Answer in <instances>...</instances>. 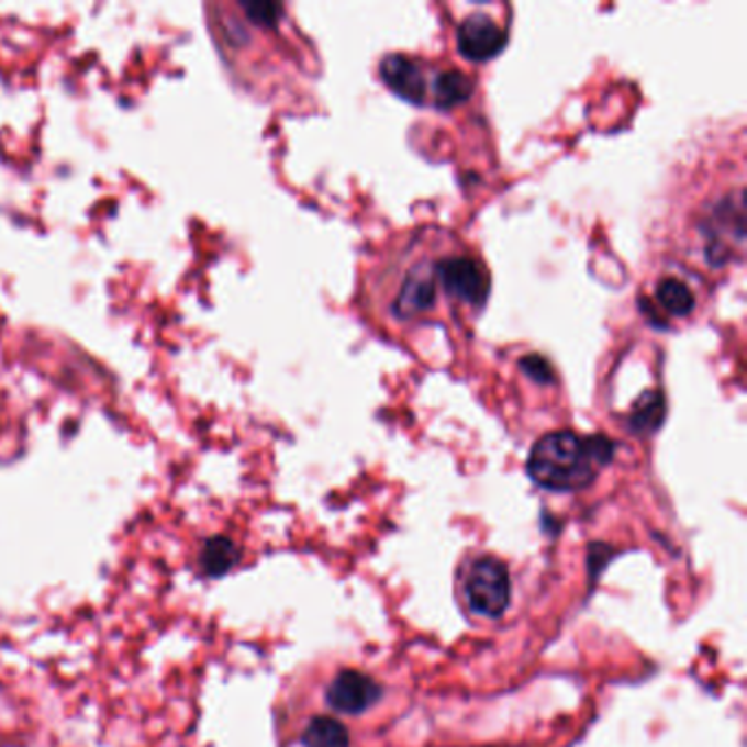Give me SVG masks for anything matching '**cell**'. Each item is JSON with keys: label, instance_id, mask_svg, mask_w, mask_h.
Here are the masks:
<instances>
[{"label": "cell", "instance_id": "obj_1", "mask_svg": "<svg viewBox=\"0 0 747 747\" xmlns=\"http://www.w3.org/2000/svg\"><path fill=\"white\" fill-rule=\"evenodd\" d=\"M491 294V272L467 242L447 228L401 235L365 281V310L383 332L467 330Z\"/></svg>", "mask_w": 747, "mask_h": 747}, {"label": "cell", "instance_id": "obj_2", "mask_svg": "<svg viewBox=\"0 0 747 747\" xmlns=\"http://www.w3.org/2000/svg\"><path fill=\"white\" fill-rule=\"evenodd\" d=\"M612 445L601 438H586L570 430L542 436L528 456L531 478L550 491H579L610 460Z\"/></svg>", "mask_w": 747, "mask_h": 747}, {"label": "cell", "instance_id": "obj_3", "mask_svg": "<svg viewBox=\"0 0 747 747\" xmlns=\"http://www.w3.org/2000/svg\"><path fill=\"white\" fill-rule=\"evenodd\" d=\"M379 75L401 99L438 110L465 105L476 90L473 77L460 68L405 53L386 55Z\"/></svg>", "mask_w": 747, "mask_h": 747}, {"label": "cell", "instance_id": "obj_4", "mask_svg": "<svg viewBox=\"0 0 747 747\" xmlns=\"http://www.w3.org/2000/svg\"><path fill=\"white\" fill-rule=\"evenodd\" d=\"M465 597L471 612L500 618L511 601V577L500 559L482 557L471 564L465 577Z\"/></svg>", "mask_w": 747, "mask_h": 747}, {"label": "cell", "instance_id": "obj_5", "mask_svg": "<svg viewBox=\"0 0 747 747\" xmlns=\"http://www.w3.org/2000/svg\"><path fill=\"white\" fill-rule=\"evenodd\" d=\"M498 7L469 9L456 26V46L471 62L493 59L509 40V20L502 22Z\"/></svg>", "mask_w": 747, "mask_h": 747}, {"label": "cell", "instance_id": "obj_6", "mask_svg": "<svg viewBox=\"0 0 747 747\" xmlns=\"http://www.w3.org/2000/svg\"><path fill=\"white\" fill-rule=\"evenodd\" d=\"M379 700V687L374 678L360 671H343L327 689V704L336 713L358 715Z\"/></svg>", "mask_w": 747, "mask_h": 747}, {"label": "cell", "instance_id": "obj_7", "mask_svg": "<svg viewBox=\"0 0 747 747\" xmlns=\"http://www.w3.org/2000/svg\"><path fill=\"white\" fill-rule=\"evenodd\" d=\"M654 303H656L660 316L689 319V316H693V312L698 308V294L687 279H682L678 275H667V277L656 281Z\"/></svg>", "mask_w": 747, "mask_h": 747}, {"label": "cell", "instance_id": "obj_8", "mask_svg": "<svg viewBox=\"0 0 747 747\" xmlns=\"http://www.w3.org/2000/svg\"><path fill=\"white\" fill-rule=\"evenodd\" d=\"M303 746L349 747V733L334 717H316L303 733Z\"/></svg>", "mask_w": 747, "mask_h": 747}, {"label": "cell", "instance_id": "obj_9", "mask_svg": "<svg viewBox=\"0 0 747 747\" xmlns=\"http://www.w3.org/2000/svg\"><path fill=\"white\" fill-rule=\"evenodd\" d=\"M235 559H237V550H235L233 542L226 539V537H215V539H211V542L207 544V548H204L202 568H204L209 575L220 577V575H224L226 570L233 568Z\"/></svg>", "mask_w": 747, "mask_h": 747}]
</instances>
